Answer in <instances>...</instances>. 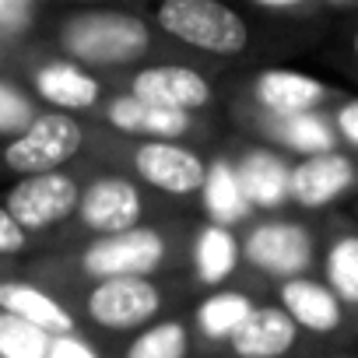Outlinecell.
Returning a JSON list of instances; mask_svg holds the SVG:
<instances>
[{
  "label": "cell",
  "instance_id": "cell-7",
  "mask_svg": "<svg viewBox=\"0 0 358 358\" xmlns=\"http://www.w3.org/2000/svg\"><path fill=\"white\" fill-rule=\"evenodd\" d=\"M243 267L267 288L309 278L320 267V222L295 215H257L239 229Z\"/></svg>",
  "mask_w": 358,
  "mask_h": 358
},
{
  "label": "cell",
  "instance_id": "cell-32",
  "mask_svg": "<svg viewBox=\"0 0 358 358\" xmlns=\"http://www.w3.org/2000/svg\"><path fill=\"white\" fill-rule=\"evenodd\" d=\"M8 53H11L8 46H0V78H4V74H8Z\"/></svg>",
  "mask_w": 358,
  "mask_h": 358
},
{
  "label": "cell",
  "instance_id": "cell-35",
  "mask_svg": "<svg viewBox=\"0 0 358 358\" xmlns=\"http://www.w3.org/2000/svg\"><path fill=\"white\" fill-rule=\"evenodd\" d=\"M8 274V264H0V278H4Z\"/></svg>",
  "mask_w": 358,
  "mask_h": 358
},
{
  "label": "cell",
  "instance_id": "cell-15",
  "mask_svg": "<svg viewBox=\"0 0 358 358\" xmlns=\"http://www.w3.org/2000/svg\"><path fill=\"white\" fill-rule=\"evenodd\" d=\"M229 116L243 130L246 141L264 144V148H271V151H278L292 162L327 155V151H341L327 109L302 113V116H257V113H229Z\"/></svg>",
  "mask_w": 358,
  "mask_h": 358
},
{
  "label": "cell",
  "instance_id": "cell-11",
  "mask_svg": "<svg viewBox=\"0 0 358 358\" xmlns=\"http://www.w3.org/2000/svg\"><path fill=\"white\" fill-rule=\"evenodd\" d=\"M88 123H99L106 130H116L123 137H141V141H165V144H190L201 148L204 141L211 144L218 127L211 116H194L179 109H162L151 102H141L123 92H109L88 116Z\"/></svg>",
  "mask_w": 358,
  "mask_h": 358
},
{
  "label": "cell",
  "instance_id": "cell-20",
  "mask_svg": "<svg viewBox=\"0 0 358 358\" xmlns=\"http://www.w3.org/2000/svg\"><path fill=\"white\" fill-rule=\"evenodd\" d=\"M260 295H264V288L229 285V288H218V292H208L204 299H197V306L187 313L190 334H194V351H204V355L225 351V344L239 330V323L264 302Z\"/></svg>",
  "mask_w": 358,
  "mask_h": 358
},
{
  "label": "cell",
  "instance_id": "cell-16",
  "mask_svg": "<svg viewBox=\"0 0 358 358\" xmlns=\"http://www.w3.org/2000/svg\"><path fill=\"white\" fill-rule=\"evenodd\" d=\"M358 197V155L327 151L292 162L288 172V204L302 215H327L334 204Z\"/></svg>",
  "mask_w": 358,
  "mask_h": 358
},
{
  "label": "cell",
  "instance_id": "cell-29",
  "mask_svg": "<svg viewBox=\"0 0 358 358\" xmlns=\"http://www.w3.org/2000/svg\"><path fill=\"white\" fill-rule=\"evenodd\" d=\"M330 64L358 85V15H355L351 22L337 25L334 50H330Z\"/></svg>",
  "mask_w": 358,
  "mask_h": 358
},
{
  "label": "cell",
  "instance_id": "cell-13",
  "mask_svg": "<svg viewBox=\"0 0 358 358\" xmlns=\"http://www.w3.org/2000/svg\"><path fill=\"white\" fill-rule=\"evenodd\" d=\"M341 88L288 67H267L243 78L229 92V113H257V116H302L327 109Z\"/></svg>",
  "mask_w": 358,
  "mask_h": 358
},
{
  "label": "cell",
  "instance_id": "cell-19",
  "mask_svg": "<svg viewBox=\"0 0 358 358\" xmlns=\"http://www.w3.org/2000/svg\"><path fill=\"white\" fill-rule=\"evenodd\" d=\"M0 313L36 327L39 334H46L53 341H60V337H88V330L67 309V302L57 299L53 292H46L43 285L29 281L25 274H4L0 278Z\"/></svg>",
  "mask_w": 358,
  "mask_h": 358
},
{
  "label": "cell",
  "instance_id": "cell-30",
  "mask_svg": "<svg viewBox=\"0 0 358 358\" xmlns=\"http://www.w3.org/2000/svg\"><path fill=\"white\" fill-rule=\"evenodd\" d=\"M36 243L15 225V218L4 211V204H0V264H11L25 253H32Z\"/></svg>",
  "mask_w": 358,
  "mask_h": 358
},
{
  "label": "cell",
  "instance_id": "cell-18",
  "mask_svg": "<svg viewBox=\"0 0 358 358\" xmlns=\"http://www.w3.org/2000/svg\"><path fill=\"white\" fill-rule=\"evenodd\" d=\"M320 281L358 323V222L341 211L320 218Z\"/></svg>",
  "mask_w": 358,
  "mask_h": 358
},
{
  "label": "cell",
  "instance_id": "cell-21",
  "mask_svg": "<svg viewBox=\"0 0 358 358\" xmlns=\"http://www.w3.org/2000/svg\"><path fill=\"white\" fill-rule=\"evenodd\" d=\"M306 344H313L281 306L274 302H260L243 323L239 330L229 337L225 351L232 358H295Z\"/></svg>",
  "mask_w": 358,
  "mask_h": 358
},
{
  "label": "cell",
  "instance_id": "cell-4",
  "mask_svg": "<svg viewBox=\"0 0 358 358\" xmlns=\"http://www.w3.org/2000/svg\"><path fill=\"white\" fill-rule=\"evenodd\" d=\"M194 292V281L187 274L169 278H116L102 285H88L81 292L64 295L67 309L81 320L88 337L106 344L109 337L137 334L187 302Z\"/></svg>",
  "mask_w": 358,
  "mask_h": 358
},
{
  "label": "cell",
  "instance_id": "cell-36",
  "mask_svg": "<svg viewBox=\"0 0 358 358\" xmlns=\"http://www.w3.org/2000/svg\"><path fill=\"white\" fill-rule=\"evenodd\" d=\"M229 358H232V355H229Z\"/></svg>",
  "mask_w": 358,
  "mask_h": 358
},
{
  "label": "cell",
  "instance_id": "cell-27",
  "mask_svg": "<svg viewBox=\"0 0 358 358\" xmlns=\"http://www.w3.org/2000/svg\"><path fill=\"white\" fill-rule=\"evenodd\" d=\"M39 0H0V46H25V39L39 29Z\"/></svg>",
  "mask_w": 358,
  "mask_h": 358
},
{
  "label": "cell",
  "instance_id": "cell-2",
  "mask_svg": "<svg viewBox=\"0 0 358 358\" xmlns=\"http://www.w3.org/2000/svg\"><path fill=\"white\" fill-rule=\"evenodd\" d=\"M50 43L53 53L99 78L127 74L148 64H172L183 57V50L165 43L144 15L116 8H78L60 15Z\"/></svg>",
  "mask_w": 358,
  "mask_h": 358
},
{
  "label": "cell",
  "instance_id": "cell-34",
  "mask_svg": "<svg viewBox=\"0 0 358 358\" xmlns=\"http://www.w3.org/2000/svg\"><path fill=\"white\" fill-rule=\"evenodd\" d=\"M351 218H355V222H358V201H355V208H351Z\"/></svg>",
  "mask_w": 358,
  "mask_h": 358
},
{
  "label": "cell",
  "instance_id": "cell-23",
  "mask_svg": "<svg viewBox=\"0 0 358 358\" xmlns=\"http://www.w3.org/2000/svg\"><path fill=\"white\" fill-rule=\"evenodd\" d=\"M197 201L204 208V222L232 229V232H239L243 225H250L257 218L246 194H243V187H239V176H236L229 148H218L208 158V176H204V187H201Z\"/></svg>",
  "mask_w": 358,
  "mask_h": 358
},
{
  "label": "cell",
  "instance_id": "cell-26",
  "mask_svg": "<svg viewBox=\"0 0 358 358\" xmlns=\"http://www.w3.org/2000/svg\"><path fill=\"white\" fill-rule=\"evenodd\" d=\"M53 337L0 313V358H46Z\"/></svg>",
  "mask_w": 358,
  "mask_h": 358
},
{
  "label": "cell",
  "instance_id": "cell-28",
  "mask_svg": "<svg viewBox=\"0 0 358 358\" xmlns=\"http://www.w3.org/2000/svg\"><path fill=\"white\" fill-rule=\"evenodd\" d=\"M327 116H330V123H334V134H337L341 151L358 155V95L341 92V95L327 106Z\"/></svg>",
  "mask_w": 358,
  "mask_h": 358
},
{
  "label": "cell",
  "instance_id": "cell-14",
  "mask_svg": "<svg viewBox=\"0 0 358 358\" xmlns=\"http://www.w3.org/2000/svg\"><path fill=\"white\" fill-rule=\"evenodd\" d=\"M274 306L288 313V320L313 341V344H351L358 341V323L337 302V295L316 278H292L271 288Z\"/></svg>",
  "mask_w": 358,
  "mask_h": 358
},
{
  "label": "cell",
  "instance_id": "cell-22",
  "mask_svg": "<svg viewBox=\"0 0 358 358\" xmlns=\"http://www.w3.org/2000/svg\"><path fill=\"white\" fill-rule=\"evenodd\" d=\"M243 253H239V232L211 225V222H197L194 239H190V253H187V278L194 281V288H229L243 278Z\"/></svg>",
  "mask_w": 358,
  "mask_h": 358
},
{
  "label": "cell",
  "instance_id": "cell-17",
  "mask_svg": "<svg viewBox=\"0 0 358 358\" xmlns=\"http://www.w3.org/2000/svg\"><path fill=\"white\" fill-rule=\"evenodd\" d=\"M239 176V187L253 208V215H285L288 204V172H292V158L253 144L246 137H236L232 144H225Z\"/></svg>",
  "mask_w": 358,
  "mask_h": 358
},
{
  "label": "cell",
  "instance_id": "cell-12",
  "mask_svg": "<svg viewBox=\"0 0 358 358\" xmlns=\"http://www.w3.org/2000/svg\"><path fill=\"white\" fill-rule=\"evenodd\" d=\"M109 92L134 95L141 102L162 106V109H179V113H194V116H211L218 106V88L215 78L187 60H172V64H148L127 74L106 78Z\"/></svg>",
  "mask_w": 358,
  "mask_h": 358
},
{
  "label": "cell",
  "instance_id": "cell-9",
  "mask_svg": "<svg viewBox=\"0 0 358 358\" xmlns=\"http://www.w3.org/2000/svg\"><path fill=\"white\" fill-rule=\"evenodd\" d=\"M92 162L81 158L60 172H43V176H29L18 179V183L4 194V211L15 218V225L36 243L46 246L60 236V229L74 218L81 190H85V179L92 176Z\"/></svg>",
  "mask_w": 358,
  "mask_h": 358
},
{
  "label": "cell",
  "instance_id": "cell-24",
  "mask_svg": "<svg viewBox=\"0 0 358 358\" xmlns=\"http://www.w3.org/2000/svg\"><path fill=\"white\" fill-rule=\"evenodd\" d=\"M190 355H194L190 320L183 313H172V316L137 330L123 344L120 358H190Z\"/></svg>",
  "mask_w": 358,
  "mask_h": 358
},
{
  "label": "cell",
  "instance_id": "cell-31",
  "mask_svg": "<svg viewBox=\"0 0 358 358\" xmlns=\"http://www.w3.org/2000/svg\"><path fill=\"white\" fill-rule=\"evenodd\" d=\"M46 358H106V355H102V344L92 337H60L50 344Z\"/></svg>",
  "mask_w": 358,
  "mask_h": 358
},
{
  "label": "cell",
  "instance_id": "cell-3",
  "mask_svg": "<svg viewBox=\"0 0 358 358\" xmlns=\"http://www.w3.org/2000/svg\"><path fill=\"white\" fill-rule=\"evenodd\" d=\"M85 158L95 162L99 169H109V172L134 179L144 190L169 197V201H197L201 187H204V176H208V158L201 148L123 137V134L106 130L99 123H88Z\"/></svg>",
  "mask_w": 358,
  "mask_h": 358
},
{
  "label": "cell",
  "instance_id": "cell-10",
  "mask_svg": "<svg viewBox=\"0 0 358 358\" xmlns=\"http://www.w3.org/2000/svg\"><path fill=\"white\" fill-rule=\"evenodd\" d=\"M88 123L81 116L43 109L18 137L0 141V176H43L60 172L85 158Z\"/></svg>",
  "mask_w": 358,
  "mask_h": 358
},
{
  "label": "cell",
  "instance_id": "cell-1",
  "mask_svg": "<svg viewBox=\"0 0 358 358\" xmlns=\"http://www.w3.org/2000/svg\"><path fill=\"white\" fill-rule=\"evenodd\" d=\"M197 222L187 218H158L123 236H106L92 243H78L67 250H53L25 267V278L53 292L57 299L81 292L88 285L116 281V278H169L187 274V253Z\"/></svg>",
  "mask_w": 358,
  "mask_h": 358
},
{
  "label": "cell",
  "instance_id": "cell-33",
  "mask_svg": "<svg viewBox=\"0 0 358 358\" xmlns=\"http://www.w3.org/2000/svg\"><path fill=\"white\" fill-rule=\"evenodd\" d=\"M313 358H358V355H351V351H330V355H313Z\"/></svg>",
  "mask_w": 358,
  "mask_h": 358
},
{
  "label": "cell",
  "instance_id": "cell-5",
  "mask_svg": "<svg viewBox=\"0 0 358 358\" xmlns=\"http://www.w3.org/2000/svg\"><path fill=\"white\" fill-rule=\"evenodd\" d=\"M162 211H165V197L144 190L141 183H134V179H127L120 172L95 165L92 176L85 179V190H81L74 218L60 229V236L50 243L46 253L67 250V246H78V243H92V239H106V236L134 232L141 225L158 222Z\"/></svg>",
  "mask_w": 358,
  "mask_h": 358
},
{
  "label": "cell",
  "instance_id": "cell-6",
  "mask_svg": "<svg viewBox=\"0 0 358 358\" xmlns=\"http://www.w3.org/2000/svg\"><path fill=\"white\" fill-rule=\"evenodd\" d=\"M148 22L176 50L204 53L215 64L246 57L257 43V25L243 11L218 0H165Z\"/></svg>",
  "mask_w": 358,
  "mask_h": 358
},
{
  "label": "cell",
  "instance_id": "cell-8",
  "mask_svg": "<svg viewBox=\"0 0 358 358\" xmlns=\"http://www.w3.org/2000/svg\"><path fill=\"white\" fill-rule=\"evenodd\" d=\"M8 78L22 81L25 92L53 113H67L81 120L109 95L106 78L64 60L53 50H39V46H15L8 53Z\"/></svg>",
  "mask_w": 358,
  "mask_h": 358
},
{
  "label": "cell",
  "instance_id": "cell-25",
  "mask_svg": "<svg viewBox=\"0 0 358 358\" xmlns=\"http://www.w3.org/2000/svg\"><path fill=\"white\" fill-rule=\"evenodd\" d=\"M39 113H43V106L25 92L22 81H15L8 74L0 78V141L18 137Z\"/></svg>",
  "mask_w": 358,
  "mask_h": 358
}]
</instances>
